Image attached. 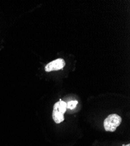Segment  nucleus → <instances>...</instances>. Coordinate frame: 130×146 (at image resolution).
Listing matches in <instances>:
<instances>
[{"label": "nucleus", "mask_w": 130, "mask_h": 146, "mask_svg": "<svg viewBox=\"0 0 130 146\" xmlns=\"http://www.w3.org/2000/svg\"><path fill=\"white\" fill-rule=\"evenodd\" d=\"M67 109V104L64 101L60 100L55 104L53 111V119L56 123H60L64 121V114Z\"/></svg>", "instance_id": "nucleus-1"}, {"label": "nucleus", "mask_w": 130, "mask_h": 146, "mask_svg": "<svg viewBox=\"0 0 130 146\" xmlns=\"http://www.w3.org/2000/svg\"><path fill=\"white\" fill-rule=\"evenodd\" d=\"M121 117L117 114L109 115L104 121V127L107 131L114 132L121 124Z\"/></svg>", "instance_id": "nucleus-2"}, {"label": "nucleus", "mask_w": 130, "mask_h": 146, "mask_svg": "<svg viewBox=\"0 0 130 146\" xmlns=\"http://www.w3.org/2000/svg\"><path fill=\"white\" fill-rule=\"evenodd\" d=\"M65 65V62L63 59L58 58L47 64L45 67V71L46 72H50L52 71L59 70L63 69Z\"/></svg>", "instance_id": "nucleus-3"}, {"label": "nucleus", "mask_w": 130, "mask_h": 146, "mask_svg": "<svg viewBox=\"0 0 130 146\" xmlns=\"http://www.w3.org/2000/svg\"><path fill=\"white\" fill-rule=\"evenodd\" d=\"M77 104H78L77 101H71L67 104V108L71 109V110H73V109L75 108Z\"/></svg>", "instance_id": "nucleus-4"}, {"label": "nucleus", "mask_w": 130, "mask_h": 146, "mask_svg": "<svg viewBox=\"0 0 130 146\" xmlns=\"http://www.w3.org/2000/svg\"><path fill=\"white\" fill-rule=\"evenodd\" d=\"M123 146H130V144H127V145H123Z\"/></svg>", "instance_id": "nucleus-5"}]
</instances>
